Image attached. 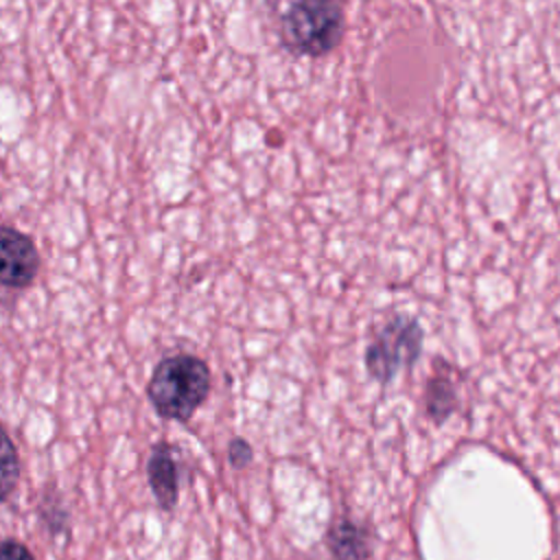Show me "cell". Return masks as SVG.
<instances>
[{
  "mask_svg": "<svg viewBox=\"0 0 560 560\" xmlns=\"http://www.w3.org/2000/svg\"><path fill=\"white\" fill-rule=\"evenodd\" d=\"M422 326L405 313L389 315L370 337L363 363L376 383L394 381L402 370L411 368L422 352Z\"/></svg>",
  "mask_w": 560,
  "mask_h": 560,
  "instance_id": "3",
  "label": "cell"
},
{
  "mask_svg": "<svg viewBox=\"0 0 560 560\" xmlns=\"http://www.w3.org/2000/svg\"><path fill=\"white\" fill-rule=\"evenodd\" d=\"M324 542L332 560H368L374 551V532L370 525L343 514L330 521Z\"/></svg>",
  "mask_w": 560,
  "mask_h": 560,
  "instance_id": "6",
  "label": "cell"
},
{
  "mask_svg": "<svg viewBox=\"0 0 560 560\" xmlns=\"http://www.w3.org/2000/svg\"><path fill=\"white\" fill-rule=\"evenodd\" d=\"M210 383V368L201 357L175 352L158 361L147 394L153 409L164 420L186 422L208 398Z\"/></svg>",
  "mask_w": 560,
  "mask_h": 560,
  "instance_id": "1",
  "label": "cell"
},
{
  "mask_svg": "<svg viewBox=\"0 0 560 560\" xmlns=\"http://www.w3.org/2000/svg\"><path fill=\"white\" fill-rule=\"evenodd\" d=\"M341 0H287L278 15L282 46L295 57H326L343 37Z\"/></svg>",
  "mask_w": 560,
  "mask_h": 560,
  "instance_id": "2",
  "label": "cell"
},
{
  "mask_svg": "<svg viewBox=\"0 0 560 560\" xmlns=\"http://www.w3.org/2000/svg\"><path fill=\"white\" fill-rule=\"evenodd\" d=\"M2 560H35L28 547L15 538H4L2 542Z\"/></svg>",
  "mask_w": 560,
  "mask_h": 560,
  "instance_id": "11",
  "label": "cell"
},
{
  "mask_svg": "<svg viewBox=\"0 0 560 560\" xmlns=\"http://www.w3.org/2000/svg\"><path fill=\"white\" fill-rule=\"evenodd\" d=\"M228 459L234 468H245L254 459V448L247 440L243 438H232L228 444Z\"/></svg>",
  "mask_w": 560,
  "mask_h": 560,
  "instance_id": "10",
  "label": "cell"
},
{
  "mask_svg": "<svg viewBox=\"0 0 560 560\" xmlns=\"http://www.w3.org/2000/svg\"><path fill=\"white\" fill-rule=\"evenodd\" d=\"M0 477H2V501L7 503L11 492L18 486L20 479V462H18V451L9 433L2 435V457H0Z\"/></svg>",
  "mask_w": 560,
  "mask_h": 560,
  "instance_id": "9",
  "label": "cell"
},
{
  "mask_svg": "<svg viewBox=\"0 0 560 560\" xmlns=\"http://www.w3.org/2000/svg\"><path fill=\"white\" fill-rule=\"evenodd\" d=\"M42 269L39 249L26 232L4 223L0 230V284L4 291H26Z\"/></svg>",
  "mask_w": 560,
  "mask_h": 560,
  "instance_id": "4",
  "label": "cell"
},
{
  "mask_svg": "<svg viewBox=\"0 0 560 560\" xmlns=\"http://www.w3.org/2000/svg\"><path fill=\"white\" fill-rule=\"evenodd\" d=\"M37 516L50 536L68 534L70 516H68V510L57 490H50V488L44 490V494L39 497V503H37Z\"/></svg>",
  "mask_w": 560,
  "mask_h": 560,
  "instance_id": "8",
  "label": "cell"
},
{
  "mask_svg": "<svg viewBox=\"0 0 560 560\" xmlns=\"http://www.w3.org/2000/svg\"><path fill=\"white\" fill-rule=\"evenodd\" d=\"M422 405L424 413L435 424H444L459 409V385L455 378V368L444 359L433 361L431 376L424 385Z\"/></svg>",
  "mask_w": 560,
  "mask_h": 560,
  "instance_id": "7",
  "label": "cell"
},
{
  "mask_svg": "<svg viewBox=\"0 0 560 560\" xmlns=\"http://www.w3.org/2000/svg\"><path fill=\"white\" fill-rule=\"evenodd\" d=\"M147 479L158 505L164 512L175 510L179 501L182 468H179L177 448L173 444L158 442L151 448V455L147 459Z\"/></svg>",
  "mask_w": 560,
  "mask_h": 560,
  "instance_id": "5",
  "label": "cell"
}]
</instances>
